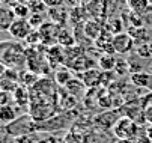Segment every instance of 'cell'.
Segmentation results:
<instances>
[{"instance_id": "1", "label": "cell", "mask_w": 152, "mask_h": 143, "mask_svg": "<svg viewBox=\"0 0 152 143\" xmlns=\"http://www.w3.org/2000/svg\"><path fill=\"white\" fill-rule=\"evenodd\" d=\"M2 63L8 68H14L17 71H21L27 65V54L24 47L17 41H3L2 42Z\"/></svg>"}, {"instance_id": "2", "label": "cell", "mask_w": 152, "mask_h": 143, "mask_svg": "<svg viewBox=\"0 0 152 143\" xmlns=\"http://www.w3.org/2000/svg\"><path fill=\"white\" fill-rule=\"evenodd\" d=\"M5 134L14 137H20V136H26V134H33L38 131V122L30 116V113L21 115L18 116L15 120H12L11 124L3 127Z\"/></svg>"}, {"instance_id": "3", "label": "cell", "mask_w": 152, "mask_h": 143, "mask_svg": "<svg viewBox=\"0 0 152 143\" xmlns=\"http://www.w3.org/2000/svg\"><path fill=\"white\" fill-rule=\"evenodd\" d=\"M140 133L142 127L126 116H122L113 128V134L116 136V139H137Z\"/></svg>"}, {"instance_id": "4", "label": "cell", "mask_w": 152, "mask_h": 143, "mask_svg": "<svg viewBox=\"0 0 152 143\" xmlns=\"http://www.w3.org/2000/svg\"><path fill=\"white\" fill-rule=\"evenodd\" d=\"M124 116L122 110H118V109H113V110H107V112H102L99 113L96 117H95V125L96 128H99L101 131H108L115 128V125L118 124V120Z\"/></svg>"}, {"instance_id": "5", "label": "cell", "mask_w": 152, "mask_h": 143, "mask_svg": "<svg viewBox=\"0 0 152 143\" xmlns=\"http://www.w3.org/2000/svg\"><path fill=\"white\" fill-rule=\"evenodd\" d=\"M69 113H63V115H54L50 119L44 120V122H38V131H44V133H53V131H60L65 130L69 124V119L68 117Z\"/></svg>"}, {"instance_id": "6", "label": "cell", "mask_w": 152, "mask_h": 143, "mask_svg": "<svg viewBox=\"0 0 152 143\" xmlns=\"http://www.w3.org/2000/svg\"><path fill=\"white\" fill-rule=\"evenodd\" d=\"M11 33V36L17 41H26L29 38V35L33 32V27L32 24L29 23V20H21V18H17L15 21L12 23L11 29L8 30Z\"/></svg>"}, {"instance_id": "7", "label": "cell", "mask_w": 152, "mask_h": 143, "mask_svg": "<svg viewBox=\"0 0 152 143\" xmlns=\"http://www.w3.org/2000/svg\"><path fill=\"white\" fill-rule=\"evenodd\" d=\"M112 42H113V50L118 54H126L133 50L134 47V38L128 33H118L113 35L112 38Z\"/></svg>"}, {"instance_id": "8", "label": "cell", "mask_w": 152, "mask_h": 143, "mask_svg": "<svg viewBox=\"0 0 152 143\" xmlns=\"http://www.w3.org/2000/svg\"><path fill=\"white\" fill-rule=\"evenodd\" d=\"M15 20H17V17L11 6L3 5L0 8V27H2V30H9Z\"/></svg>"}, {"instance_id": "9", "label": "cell", "mask_w": 152, "mask_h": 143, "mask_svg": "<svg viewBox=\"0 0 152 143\" xmlns=\"http://www.w3.org/2000/svg\"><path fill=\"white\" fill-rule=\"evenodd\" d=\"M17 117H18V116H17V110H15L11 104L0 107V120L3 122V125L11 124V122L15 120Z\"/></svg>"}, {"instance_id": "10", "label": "cell", "mask_w": 152, "mask_h": 143, "mask_svg": "<svg viewBox=\"0 0 152 143\" xmlns=\"http://www.w3.org/2000/svg\"><path fill=\"white\" fill-rule=\"evenodd\" d=\"M116 63H118V59L113 57L112 54H104L98 60V65H99V68L102 71H112V69H115Z\"/></svg>"}, {"instance_id": "11", "label": "cell", "mask_w": 152, "mask_h": 143, "mask_svg": "<svg viewBox=\"0 0 152 143\" xmlns=\"http://www.w3.org/2000/svg\"><path fill=\"white\" fill-rule=\"evenodd\" d=\"M11 8H12V11H14V14H15V17H17V18H21V20H29V17L32 15L30 8H29V6H26V5L15 3V5H12Z\"/></svg>"}, {"instance_id": "12", "label": "cell", "mask_w": 152, "mask_h": 143, "mask_svg": "<svg viewBox=\"0 0 152 143\" xmlns=\"http://www.w3.org/2000/svg\"><path fill=\"white\" fill-rule=\"evenodd\" d=\"M12 96H14V101L18 106H24L29 101V93H27V90L23 86H18V89L12 93Z\"/></svg>"}, {"instance_id": "13", "label": "cell", "mask_w": 152, "mask_h": 143, "mask_svg": "<svg viewBox=\"0 0 152 143\" xmlns=\"http://www.w3.org/2000/svg\"><path fill=\"white\" fill-rule=\"evenodd\" d=\"M63 143H86V139H84V136H81L78 131L69 130L68 134L63 137Z\"/></svg>"}, {"instance_id": "14", "label": "cell", "mask_w": 152, "mask_h": 143, "mask_svg": "<svg viewBox=\"0 0 152 143\" xmlns=\"http://www.w3.org/2000/svg\"><path fill=\"white\" fill-rule=\"evenodd\" d=\"M84 33L91 38H98L101 33V26L96 24V21H88L84 26Z\"/></svg>"}, {"instance_id": "15", "label": "cell", "mask_w": 152, "mask_h": 143, "mask_svg": "<svg viewBox=\"0 0 152 143\" xmlns=\"http://www.w3.org/2000/svg\"><path fill=\"white\" fill-rule=\"evenodd\" d=\"M65 88H66L69 92H72L71 95H80L81 92H84V88H86V85L83 83V81H78V80H71L69 81V83L66 85V86H65Z\"/></svg>"}, {"instance_id": "16", "label": "cell", "mask_w": 152, "mask_h": 143, "mask_svg": "<svg viewBox=\"0 0 152 143\" xmlns=\"http://www.w3.org/2000/svg\"><path fill=\"white\" fill-rule=\"evenodd\" d=\"M71 80H72V78H71V72H69L68 69L62 68L60 71H57V74H56V81H57L60 86H66Z\"/></svg>"}, {"instance_id": "17", "label": "cell", "mask_w": 152, "mask_h": 143, "mask_svg": "<svg viewBox=\"0 0 152 143\" xmlns=\"http://www.w3.org/2000/svg\"><path fill=\"white\" fill-rule=\"evenodd\" d=\"M89 80H94V83L96 86L99 83V80H101V74L96 72V69H89L88 72H84V75H83V83L86 86H89V83H91Z\"/></svg>"}, {"instance_id": "18", "label": "cell", "mask_w": 152, "mask_h": 143, "mask_svg": "<svg viewBox=\"0 0 152 143\" xmlns=\"http://www.w3.org/2000/svg\"><path fill=\"white\" fill-rule=\"evenodd\" d=\"M57 42H59L60 45L69 47V45H72V44H74V38H72V35H71L68 30L62 29V30H60V33H59V39H57Z\"/></svg>"}, {"instance_id": "19", "label": "cell", "mask_w": 152, "mask_h": 143, "mask_svg": "<svg viewBox=\"0 0 152 143\" xmlns=\"http://www.w3.org/2000/svg\"><path fill=\"white\" fill-rule=\"evenodd\" d=\"M128 5H129V8H131V11L139 14V12H143L148 8L149 0H128Z\"/></svg>"}, {"instance_id": "20", "label": "cell", "mask_w": 152, "mask_h": 143, "mask_svg": "<svg viewBox=\"0 0 152 143\" xmlns=\"http://www.w3.org/2000/svg\"><path fill=\"white\" fill-rule=\"evenodd\" d=\"M18 89V83L15 80H11V78H5L3 77V80H2V90H5V92H15Z\"/></svg>"}, {"instance_id": "21", "label": "cell", "mask_w": 152, "mask_h": 143, "mask_svg": "<svg viewBox=\"0 0 152 143\" xmlns=\"http://www.w3.org/2000/svg\"><path fill=\"white\" fill-rule=\"evenodd\" d=\"M29 23L32 24V27L35 29V27H41L42 24L45 23V17L44 15H41V14H32L30 17H29Z\"/></svg>"}, {"instance_id": "22", "label": "cell", "mask_w": 152, "mask_h": 143, "mask_svg": "<svg viewBox=\"0 0 152 143\" xmlns=\"http://www.w3.org/2000/svg\"><path fill=\"white\" fill-rule=\"evenodd\" d=\"M12 143H38V139L35 137V134H26V136L14 137Z\"/></svg>"}, {"instance_id": "23", "label": "cell", "mask_w": 152, "mask_h": 143, "mask_svg": "<svg viewBox=\"0 0 152 143\" xmlns=\"http://www.w3.org/2000/svg\"><path fill=\"white\" fill-rule=\"evenodd\" d=\"M47 9V5L44 3V0H36V2L30 6V11L32 14H41Z\"/></svg>"}, {"instance_id": "24", "label": "cell", "mask_w": 152, "mask_h": 143, "mask_svg": "<svg viewBox=\"0 0 152 143\" xmlns=\"http://www.w3.org/2000/svg\"><path fill=\"white\" fill-rule=\"evenodd\" d=\"M39 41H41V33H39V30H33V32L29 35V38L24 41V42H26L27 45H33V44L39 42Z\"/></svg>"}, {"instance_id": "25", "label": "cell", "mask_w": 152, "mask_h": 143, "mask_svg": "<svg viewBox=\"0 0 152 143\" xmlns=\"http://www.w3.org/2000/svg\"><path fill=\"white\" fill-rule=\"evenodd\" d=\"M12 95H11V92H5V90H2L0 92V106H8V104H11L12 103Z\"/></svg>"}, {"instance_id": "26", "label": "cell", "mask_w": 152, "mask_h": 143, "mask_svg": "<svg viewBox=\"0 0 152 143\" xmlns=\"http://www.w3.org/2000/svg\"><path fill=\"white\" fill-rule=\"evenodd\" d=\"M137 53L140 56H145V57H152V45L151 44H145V45H142L137 50Z\"/></svg>"}, {"instance_id": "27", "label": "cell", "mask_w": 152, "mask_h": 143, "mask_svg": "<svg viewBox=\"0 0 152 143\" xmlns=\"http://www.w3.org/2000/svg\"><path fill=\"white\" fill-rule=\"evenodd\" d=\"M136 143H152V140L149 139V136L146 134V133H140L139 136H137V139H136Z\"/></svg>"}, {"instance_id": "28", "label": "cell", "mask_w": 152, "mask_h": 143, "mask_svg": "<svg viewBox=\"0 0 152 143\" xmlns=\"http://www.w3.org/2000/svg\"><path fill=\"white\" fill-rule=\"evenodd\" d=\"M145 120H146V124L152 125V106L145 109Z\"/></svg>"}, {"instance_id": "29", "label": "cell", "mask_w": 152, "mask_h": 143, "mask_svg": "<svg viewBox=\"0 0 152 143\" xmlns=\"http://www.w3.org/2000/svg\"><path fill=\"white\" fill-rule=\"evenodd\" d=\"M142 101V104H143V107L146 109V107H149V106H152V92L151 93H148L145 98H142L140 99Z\"/></svg>"}, {"instance_id": "30", "label": "cell", "mask_w": 152, "mask_h": 143, "mask_svg": "<svg viewBox=\"0 0 152 143\" xmlns=\"http://www.w3.org/2000/svg\"><path fill=\"white\" fill-rule=\"evenodd\" d=\"M36 2V0H17V3H21V5H26V6H32L33 3Z\"/></svg>"}, {"instance_id": "31", "label": "cell", "mask_w": 152, "mask_h": 143, "mask_svg": "<svg viewBox=\"0 0 152 143\" xmlns=\"http://www.w3.org/2000/svg\"><path fill=\"white\" fill-rule=\"evenodd\" d=\"M116 143H136V139H118Z\"/></svg>"}, {"instance_id": "32", "label": "cell", "mask_w": 152, "mask_h": 143, "mask_svg": "<svg viewBox=\"0 0 152 143\" xmlns=\"http://www.w3.org/2000/svg\"><path fill=\"white\" fill-rule=\"evenodd\" d=\"M2 3H3L5 6H12V5L17 3V0H2Z\"/></svg>"}, {"instance_id": "33", "label": "cell", "mask_w": 152, "mask_h": 143, "mask_svg": "<svg viewBox=\"0 0 152 143\" xmlns=\"http://www.w3.org/2000/svg\"><path fill=\"white\" fill-rule=\"evenodd\" d=\"M146 134L149 136V139L152 140V125H149V128H148V131H146Z\"/></svg>"}, {"instance_id": "34", "label": "cell", "mask_w": 152, "mask_h": 143, "mask_svg": "<svg viewBox=\"0 0 152 143\" xmlns=\"http://www.w3.org/2000/svg\"><path fill=\"white\" fill-rule=\"evenodd\" d=\"M38 143H51V142H50V139H41V140H38Z\"/></svg>"}, {"instance_id": "35", "label": "cell", "mask_w": 152, "mask_h": 143, "mask_svg": "<svg viewBox=\"0 0 152 143\" xmlns=\"http://www.w3.org/2000/svg\"><path fill=\"white\" fill-rule=\"evenodd\" d=\"M57 143H63V140H59V142H57Z\"/></svg>"}, {"instance_id": "36", "label": "cell", "mask_w": 152, "mask_h": 143, "mask_svg": "<svg viewBox=\"0 0 152 143\" xmlns=\"http://www.w3.org/2000/svg\"><path fill=\"white\" fill-rule=\"evenodd\" d=\"M149 3H152V0H149Z\"/></svg>"}]
</instances>
